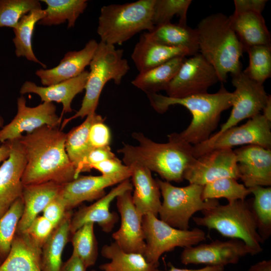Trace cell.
Masks as SVG:
<instances>
[{"instance_id":"6da1fadb","label":"cell","mask_w":271,"mask_h":271,"mask_svg":"<svg viewBox=\"0 0 271 271\" xmlns=\"http://www.w3.org/2000/svg\"><path fill=\"white\" fill-rule=\"evenodd\" d=\"M66 137L59 127L44 125L18 139L27 160L23 185L48 182L64 185L77 178L65 150Z\"/></svg>"},{"instance_id":"7a4b0ae2","label":"cell","mask_w":271,"mask_h":271,"mask_svg":"<svg viewBox=\"0 0 271 271\" xmlns=\"http://www.w3.org/2000/svg\"><path fill=\"white\" fill-rule=\"evenodd\" d=\"M131 136L139 144H123L117 151L122 155L124 164L142 165L164 181L182 182L185 172L196 159L193 146L178 138L174 132L168 135L165 143L155 142L141 132H133Z\"/></svg>"},{"instance_id":"3957f363","label":"cell","mask_w":271,"mask_h":271,"mask_svg":"<svg viewBox=\"0 0 271 271\" xmlns=\"http://www.w3.org/2000/svg\"><path fill=\"white\" fill-rule=\"evenodd\" d=\"M147 97L154 110L166 112L172 105L185 107L192 115L188 126L180 133L174 132L179 139L196 145L206 141L217 127L221 113L232 106L233 94L222 84L218 92L203 93L181 98H175L161 94L148 93Z\"/></svg>"},{"instance_id":"277c9868","label":"cell","mask_w":271,"mask_h":271,"mask_svg":"<svg viewBox=\"0 0 271 271\" xmlns=\"http://www.w3.org/2000/svg\"><path fill=\"white\" fill-rule=\"evenodd\" d=\"M196 30L199 53L214 67L219 81L226 82L228 73L242 71L240 58L243 48L228 17L220 13L211 14L202 19Z\"/></svg>"},{"instance_id":"5b68a950","label":"cell","mask_w":271,"mask_h":271,"mask_svg":"<svg viewBox=\"0 0 271 271\" xmlns=\"http://www.w3.org/2000/svg\"><path fill=\"white\" fill-rule=\"evenodd\" d=\"M201 212L202 216L192 217L197 225L214 229L224 237L240 239L256 254L262 251L263 240L258 232L250 202L238 200Z\"/></svg>"},{"instance_id":"8992f818","label":"cell","mask_w":271,"mask_h":271,"mask_svg":"<svg viewBox=\"0 0 271 271\" xmlns=\"http://www.w3.org/2000/svg\"><path fill=\"white\" fill-rule=\"evenodd\" d=\"M155 0H139L101 8L97 32L106 44L121 45L143 30H153Z\"/></svg>"},{"instance_id":"52a82bcc","label":"cell","mask_w":271,"mask_h":271,"mask_svg":"<svg viewBox=\"0 0 271 271\" xmlns=\"http://www.w3.org/2000/svg\"><path fill=\"white\" fill-rule=\"evenodd\" d=\"M123 54V50L116 49L114 45L101 41L98 43L89 64L90 71L81 107L74 115L62 121L61 129L73 119L96 112L101 91L108 81L113 80L117 85L121 83L129 70L128 61Z\"/></svg>"},{"instance_id":"ba28073f","label":"cell","mask_w":271,"mask_h":271,"mask_svg":"<svg viewBox=\"0 0 271 271\" xmlns=\"http://www.w3.org/2000/svg\"><path fill=\"white\" fill-rule=\"evenodd\" d=\"M156 180L163 197L158 213L160 219L176 228L189 229L190 220L195 213L219 204L217 199H202L203 186L189 184L177 187L159 178Z\"/></svg>"},{"instance_id":"9c48e42d","label":"cell","mask_w":271,"mask_h":271,"mask_svg":"<svg viewBox=\"0 0 271 271\" xmlns=\"http://www.w3.org/2000/svg\"><path fill=\"white\" fill-rule=\"evenodd\" d=\"M142 225L146 242L143 256L148 262L156 266L163 253L177 247L185 248L197 245L206 239L205 232L200 229H177L152 214L143 217Z\"/></svg>"},{"instance_id":"30bf717a","label":"cell","mask_w":271,"mask_h":271,"mask_svg":"<svg viewBox=\"0 0 271 271\" xmlns=\"http://www.w3.org/2000/svg\"><path fill=\"white\" fill-rule=\"evenodd\" d=\"M244 145H257L271 149V120L259 113L239 126L213 134L206 141L193 146L194 156L197 158L215 149H232Z\"/></svg>"},{"instance_id":"8fae6325","label":"cell","mask_w":271,"mask_h":271,"mask_svg":"<svg viewBox=\"0 0 271 271\" xmlns=\"http://www.w3.org/2000/svg\"><path fill=\"white\" fill-rule=\"evenodd\" d=\"M218 81L214 67L198 53L186 58L165 91L170 97L181 98L207 93Z\"/></svg>"},{"instance_id":"7c38bea8","label":"cell","mask_w":271,"mask_h":271,"mask_svg":"<svg viewBox=\"0 0 271 271\" xmlns=\"http://www.w3.org/2000/svg\"><path fill=\"white\" fill-rule=\"evenodd\" d=\"M231 77L232 84L235 88L233 92L232 109L228 119L220 130L214 134L216 135L236 126L244 119L260 113L269 96L262 84L252 80L243 71Z\"/></svg>"},{"instance_id":"4fadbf2b","label":"cell","mask_w":271,"mask_h":271,"mask_svg":"<svg viewBox=\"0 0 271 271\" xmlns=\"http://www.w3.org/2000/svg\"><path fill=\"white\" fill-rule=\"evenodd\" d=\"M17 112L12 120L0 130V142L19 139L23 133H31L44 125L59 127L62 116L56 113L53 102H43L35 107L26 104L23 95L17 99Z\"/></svg>"},{"instance_id":"5bb4252c","label":"cell","mask_w":271,"mask_h":271,"mask_svg":"<svg viewBox=\"0 0 271 271\" xmlns=\"http://www.w3.org/2000/svg\"><path fill=\"white\" fill-rule=\"evenodd\" d=\"M255 252L243 241L237 239L222 241L215 240L187 247L181 254V262L189 264H204L206 266H222L235 264L246 255Z\"/></svg>"},{"instance_id":"9a60e30c","label":"cell","mask_w":271,"mask_h":271,"mask_svg":"<svg viewBox=\"0 0 271 271\" xmlns=\"http://www.w3.org/2000/svg\"><path fill=\"white\" fill-rule=\"evenodd\" d=\"M225 177L239 179L236 157L232 149L212 150L196 158L185 172L184 180L189 184L204 186Z\"/></svg>"},{"instance_id":"2e32d148","label":"cell","mask_w":271,"mask_h":271,"mask_svg":"<svg viewBox=\"0 0 271 271\" xmlns=\"http://www.w3.org/2000/svg\"><path fill=\"white\" fill-rule=\"evenodd\" d=\"M132 191H127L116 197V206L120 215L119 229L112 237L123 250L144 254L146 242L142 219L138 213L132 200Z\"/></svg>"},{"instance_id":"e0dca14e","label":"cell","mask_w":271,"mask_h":271,"mask_svg":"<svg viewBox=\"0 0 271 271\" xmlns=\"http://www.w3.org/2000/svg\"><path fill=\"white\" fill-rule=\"evenodd\" d=\"M11 142L10 156L0 167V217L22 197L24 186L22 179L27 164L25 154L19 139Z\"/></svg>"},{"instance_id":"ac0fdd59","label":"cell","mask_w":271,"mask_h":271,"mask_svg":"<svg viewBox=\"0 0 271 271\" xmlns=\"http://www.w3.org/2000/svg\"><path fill=\"white\" fill-rule=\"evenodd\" d=\"M239 179L247 188L271 185V150L247 145L233 151Z\"/></svg>"},{"instance_id":"d6986e66","label":"cell","mask_w":271,"mask_h":271,"mask_svg":"<svg viewBox=\"0 0 271 271\" xmlns=\"http://www.w3.org/2000/svg\"><path fill=\"white\" fill-rule=\"evenodd\" d=\"M132 190V183L129 179H127L119 183L93 204L80 208L72 216L70 233H73L84 224L88 222L96 223L103 231L105 233L110 232L119 219L116 212L110 211L111 203L120 194Z\"/></svg>"},{"instance_id":"ffe728a7","label":"cell","mask_w":271,"mask_h":271,"mask_svg":"<svg viewBox=\"0 0 271 271\" xmlns=\"http://www.w3.org/2000/svg\"><path fill=\"white\" fill-rule=\"evenodd\" d=\"M98 43L94 39L89 40L79 51L66 53L58 65L49 69L37 70L35 74L44 86H48L76 77L89 65Z\"/></svg>"},{"instance_id":"44dd1931","label":"cell","mask_w":271,"mask_h":271,"mask_svg":"<svg viewBox=\"0 0 271 271\" xmlns=\"http://www.w3.org/2000/svg\"><path fill=\"white\" fill-rule=\"evenodd\" d=\"M131 170V183L134 188L132 200L139 215L152 214L158 217L161 205V192L152 172L145 166L132 163L128 165Z\"/></svg>"},{"instance_id":"7402d4cb","label":"cell","mask_w":271,"mask_h":271,"mask_svg":"<svg viewBox=\"0 0 271 271\" xmlns=\"http://www.w3.org/2000/svg\"><path fill=\"white\" fill-rule=\"evenodd\" d=\"M89 71L85 70L78 76L57 84L40 86L35 83L26 81L22 85L20 93L21 95L33 93L39 96L43 102L61 103L63 105L61 116L64 113L71 112L73 99L84 89L87 83Z\"/></svg>"},{"instance_id":"603a6c76","label":"cell","mask_w":271,"mask_h":271,"mask_svg":"<svg viewBox=\"0 0 271 271\" xmlns=\"http://www.w3.org/2000/svg\"><path fill=\"white\" fill-rule=\"evenodd\" d=\"M120 183L115 179L100 176H79L62 185L59 196L67 211L72 210L84 201L98 200L105 195V189Z\"/></svg>"},{"instance_id":"cb8c5ba5","label":"cell","mask_w":271,"mask_h":271,"mask_svg":"<svg viewBox=\"0 0 271 271\" xmlns=\"http://www.w3.org/2000/svg\"><path fill=\"white\" fill-rule=\"evenodd\" d=\"M62 185L53 182L24 185L22 199L24 210L16 232H25L47 205L59 195Z\"/></svg>"},{"instance_id":"d4e9b609","label":"cell","mask_w":271,"mask_h":271,"mask_svg":"<svg viewBox=\"0 0 271 271\" xmlns=\"http://www.w3.org/2000/svg\"><path fill=\"white\" fill-rule=\"evenodd\" d=\"M228 18L244 51L246 52L252 46H270V34L261 13L255 12L233 13Z\"/></svg>"},{"instance_id":"484cf974","label":"cell","mask_w":271,"mask_h":271,"mask_svg":"<svg viewBox=\"0 0 271 271\" xmlns=\"http://www.w3.org/2000/svg\"><path fill=\"white\" fill-rule=\"evenodd\" d=\"M42 248L25 232H16L0 271H42Z\"/></svg>"},{"instance_id":"4316f807","label":"cell","mask_w":271,"mask_h":271,"mask_svg":"<svg viewBox=\"0 0 271 271\" xmlns=\"http://www.w3.org/2000/svg\"><path fill=\"white\" fill-rule=\"evenodd\" d=\"M187 56H192L188 49L160 44L143 34L136 44L131 57L140 73L160 65L176 57Z\"/></svg>"},{"instance_id":"83f0119b","label":"cell","mask_w":271,"mask_h":271,"mask_svg":"<svg viewBox=\"0 0 271 271\" xmlns=\"http://www.w3.org/2000/svg\"><path fill=\"white\" fill-rule=\"evenodd\" d=\"M144 34L160 44L187 49L192 56L199 53L197 31L187 24H172L170 22L159 25L155 26L153 30Z\"/></svg>"},{"instance_id":"f1b7e54d","label":"cell","mask_w":271,"mask_h":271,"mask_svg":"<svg viewBox=\"0 0 271 271\" xmlns=\"http://www.w3.org/2000/svg\"><path fill=\"white\" fill-rule=\"evenodd\" d=\"M186 58V56L176 57L160 65L140 72L131 81V84L146 94L166 91Z\"/></svg>"},{"instance_id":"f546056e","label":"cell","mask_w":271,"mask_h":271,"mask_svg":"<svg viewBox=\"0 0 271 271\" xmlns=\"http://www.w3.org/2000/svg\"><path fill=\"white\" fill-rule=\"evenodd\" d=\"M73 214L67 211L60 223L55 228L42 248V271H60L62 265V254L70 233V222Z\"/></svg>"},{"instance_id":"4dcf8cb0","label":"cell","mask_w":271,"mask_h":271,"mask_svg":"<svg viewBox=\"0 0 271 271\" xmlns=\"http://www.w3.org/2000/svg\"><path fill=\"white\" fill-rule=\"evenodd\" d=\"M103 119L105 118L96 112L89 114L81 124L66 133L65 150L75 168L77 178L80 175L79 170L84 159L92 149L88 140L90 128L94 122Z\"/></svg>"},{"instance_id":"1f68e13d","label":"cell","mask_w":271,"mask_h":271,"mask_svg":"<svg viewBox=\"0 0 271 271\" xmlns=\"http://www.w3.org/2000/svg\"><path fill=\"white\" fill-rule=\"evenodd\" d=\"M101 253L111 260L100 265L103 271H154L157 267L148 262L142 254L125 252L115 242L104 245Z\"/></svg>"},{"instance_id":"d6a6232c","label":"cell","mask_w":271,"mask_h":271,"mask_svg":"<svg viewBox=\"0 0 271 271\" xmlns=\"http://www.w3.org/2000/svg\"><path fill=\"white\" fill-rule=\"evenodd\" d=\"M45 15L44 10L38 9L24 15L13 29L15 37L13 39L17 57H24L29 61L40 64L44 68H46V66L35 56L32 48V40L36 24L42 20Z\"/></svg>"},{"instance_id":"836d02e7","label":"cell","mask_w":271,"mask_h":271,"mask_svg":"<svg viewBox=\"0 0 271 271\" xmlns=\"http://www.w3.org/2000/svg\"><path fill=\"white\" fill-rule=\"evenodd\" d=\"M47 7L45 16L38 24L51 26L68 22V28L74 27L79 16L87 6L86 0H42Z\"/></svg>"},{"instance_id":"e575fe53","label":"cell","mask_w":271,"mask_h":271,"mask_svg":"<svg viewBox=\"0 0 271 271\" xmlns=\"http://www.w3.org/2000/svg\"><path fill=\"white\" fill-rule=\"evenodd\" d=\"M249 189L254 195L250 204L257 231L264 241L271 234V188L255 186Z\"/></svg>"},{"instance_id":"d590c367","label":"cell","mask_w":271,"mask_h":271,"mask_svg":"<svg viewBox=\"0 0 271 271\" xmlns=\"http://www.w3.org/2000/svg\"><path fill=\"white\" fill-rule=\"evenodd\" d=\"M94 223L84 224L72 233V253L77 255L87 268L95 264L98 256L97 242Z\"/></svg>"},{"instance_id":"8d00e7d4","label":"cell","mask_w":271,"mask_h":271,"mask_svg":"<svg viewBox=\"0 0 271 271\" xmlns=\"http://www.w3.org/2000/svg\"><path fill=\"white\" fill-rule=\"evenodd\" d=\"M249 188L237 180L225 177L208 183L203 186L202 198L204 200L224 198L228 202L245 200L250 194Z\"/></svg>"},{"instance_id":"74e56055","label":"cell","mask_w":271,"mask_h":271,"mask_svg":"<svg viewBox=\"0 0 271 271\" xmlns=\"http://www.w3.org/2000/svg\"><path fill=\"white\" fill-rule=\"evenodd\" d=\"M22 197L18 199L0 217V260L3 262L11 249L19 222L24 210Z\"/></svg>"},{"instance_id":"f35d334b","label":"cell","mask_w":271,"mask_h":271,"mask_svg":"<svg viewBox=\"0 0 271 271\" xmlns=\"http://www.w3.org/2000/svg\"><path fill=\"white\" fill-rule=\"evenodd\" d=\"M249 64L243 72L252 80L263 84L271 75V47L258 45L248 48Z\"/></svg>"},{"instance_id":"ab89813d","label":"cell","mask_w":271,"mask_h":271,"mask_svg":"<svg viewBox=\"0 0 271 271\" xmlns=\"http://www.w3.org/2000/svg\"><path fill=\"white\" fill-rule=\"evenodd\" d=\"M191 0H155L152 21L157 26L171 22L174 16L179 17V23L186 24L187 14Z\"/></svg>"},{"instance_id":"60d3db41","label":"cell","mask_w":271,"mask_h":271,"mask_svg":"<svg viewBox=\"0 0 271 271\" xmlns=\"http://www.w3.org/2000/svg\"><path fill=\"white\" fill-rule=\"evenodd\" d=\"M38 9L42 8L37 0H0V28L14 29L24 15Z\"/></svg>"},{"instance_id":"b9f144b4","label":"cell","mask_w":271,"mask_h":271,"mask_svg":"<svg viewBox=\"0 0 271 271\" xmlns=\"http://www.w3.org/2000/svg\"><path fill=\"white\" fill-rule=\"evenodd\" d=\"M101 173V175L116 180L119 183L129 179L131 170L128 166L122 164L116 157L106 160L92 166Z\"/></svg>"},{"instance_id":"7bdbcfd3","label":"cell","mask_w":271,"mask_h":271,"mask_svg":"<svg viewBox=\"0 0 271 271\" xmlns=\"http://www.w3.org/2000/svg\"><path fill=\"white\" fill-rule=\"evenodd\" d=\"M55 228L53 224L44 216H38L24 232L42 248Z\"/></svg>"},{"instance_id":"ee69618b","label":"cell","mask_w":271,"mask_h":271,"mask_svg":"<svg viewBox=\"0 0 271 271\" xmlns=\"http://www.w3.org/2000/svg\"><path fill=\"white\" fill-rule=\"evenodd\" d=\"M105 119L94 122L91 126L88 140L92 148H101L109 146L111 141V132L108 126L104 122Z\"/></svg>"},{"instance_id":"f6af8a7d","label":"cell","mask_w":271,"mask_h":271,"mask_svg":"<svg viewBox=\"0 0 271 271\" xmlns=\"http://www.w3.org/2000/svg\"><path fill=\"white\" fill-rule=\"evenodd\" d=\"M109 146L101 148H92L84 159L79 173L89 172L92 166L107 159L115 157Z\"/></svg>"},{"instance_id":"bcb514c9","label":"cell","mask_w":271,"mask_h":271,"mask_svg":"<svg viewBox=\"0 0 271 271\" xmlns=\"http://www.w3.org/2000/svg\"><path fill=\"white\" fill-rule=\"evenodd\" d=\"M67 211L65 203L59 194L45 208L43 211V216L56 227L64 218Z\"/></svg>"},{"instance_id":"7dc6e473","label":"cell","mask_w":271,"mask_h":271,"mask_svg":"<svg viewBox=\"0 0 271 271\" xmlns=\"http://www.w3.org/2000/svg\"><path fill=\"white\" fill-rule=\"evenodd\" d=\"M267 2L266 0H234V13L255 12L261 13Z\"/></svg>"},{"instance_id":"c3c4849f","label":"cell","mask_w":271,"mask_h":271,"mask_svg":"<svg viewBox=\"0 0 271 271\" xmlns=\"http://www.w3.org/2000/svg\"><path fill=\"white\" fill-rule=\"evenodd\" d=\"M87 267L82 260L72 253L70 258L62 263L60 271H86Z\"/></svg>"},{"instance_id":"681fc988","label":"cell","mask_w":271,"mask_h":271,"mask_svg":"<svg viewBox=\"0 0 271 271\" xmlns=\"http://www.w3.org/2000/svg\"><path fill=\"white\" fill-rule=\"evenodd\" d=\"M170 269L167 270H161L156 268L154 271H224V267L222 266H206L203 268L196 269H189L175 267L170 264Z\"/></svg>"},{"instance_id":"f907efd6","label":"cell","mask_w":271,"mask_h":271,"mask_svg":"<svg viewBox=\"0 0 271 271\" xmlns=\"http://www.w3.org/2000/svg\"><path fill=\"white\" fill-rule=\"evenodd\" d=\"M4 119L0 115V127L3 126L4 123ZM11 148V142L7 141L3 143L2 146H0V163L7 160L10 154Z\"/></svg>"},{"instance_id":"816d5d0a","label":"cell","mask_w":271,"mask_h":271,"mask_svg":"<svg viewBox=\"0 0 271 271\" xmlns=\"http://www.w3.org/2000/svg\"><path fill=\"white\" fill-rule=\"evenodd\" d=\"M248 271H271L270 260H263L251 265Z\"/></svg>"},{"instance_id":"f5cc1de1","label":"cell","mask_w":271,"mask_h":271,"mask_svg":"<svg viewBox=\"0 0 271 271\" xmlns=\"http://www.w3.org/2000/svg\"><path fill=\"white\" fill-rule=\"evenodd\" d=\"M263 115L268 120H271V95H269L266 102L263 108Z\"/></svg>"},{"instance_id":"db71d44e","label":"cell","mask_w":271,"mask_h":271,"mask_svg":"<svg viewBox=\"0 0 271 271\" xmlns=\"http://www.w3.org/2000/svg\"><path fill=\"white\" fill-rule=\"evenodd\" d=\"M2 261L0 260V265L2 264Z\"/></svg>"},{"instance_id":"11a10c76","label":"cell","mask_w":271,"mask_h":271,"mask_svg":"<svg viewBox=\"0 0 271 271\" xmlns=\"http://www.w3.org/2000/svg\"><path fill=\"white\" fill-rule=\"evenodd\" d=\"M91 271H96V270H91Z\"/></svg>"}]
</instances>
